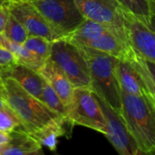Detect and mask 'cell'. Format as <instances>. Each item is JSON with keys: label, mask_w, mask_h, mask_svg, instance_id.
Listing matches in <instances>:
<instances>
[{"label": "cell", "mask_w": 155, "mask_h": 155, "mask_svg": "<svg viewBox=\"0 0 155 155\" xmlns=\"http://www.w3.org/2000/svg\"><path fill=\"white\" fill-rule=\"evenodd\" d=\"M129 43L144 58L155 64V32L124 9Z\"/></svg>", "instance_id": "obj_10"}, {"label": "cell", "mask_w": 155, "mask_h": 155, "mask_svg": "<svg viewBox=\"0 0 155 155\" xmlns=\"http://www.w3.org/2000/svg\"><path fill=\"white\" fill-rule=\"evenodd\" d=\"M11 78L27 92L41 101L42 89L45 83L44 78L39 72L18 63L8 68L0 69V78Z\"/></svg>", "instance_id": "obj_12"}, {"label": "cell", "mask_w": 155, "mask_h": 155, "mask_svg": "<svg viewBox=\"0 0 155 155\" xmlns=\"http://www.w3.org/2000/svg\"><path fill=\"white\" fill-rule=\"evenodd\" d=\"M120 115L140 149L155 155V104L147 96L121 91Z\"/></svg>", "instance_id": "obj_2"}, {"label": "cell", "mask_w": 155, "mask_h": 155, "mask_svg": "<svg viewBox=\"0 0 155 155\" xmlns=\"http://www.w3.org/2000/svg\"><path fill=\"white\" fill-rule=\"evenodd\" d=\"M8 134V142L0 155H27L42 148L41 144L24 127L18 128Z\"/></svg>", "instance_id": "obj_15"}, {"label": "cell", "mask_w": 155, "mask_h": 155, "mask_svg": "<svg viewBox=\"0 0 155 155\" xmlns=\"http://www.w3.org/2000/svg\"><path fill=\"white\" fill-rule=\"evenodd\" d=\"M151 2H152V4L154 5V7H155V1H152V0H151Z\"/></svg>", "instance_id": "obj_32"}, {"label": "cell", "mask_w": 155, "mask_h": 155, "mask_svg": "<svg viewBox=\"0 0 155 155\" xmlns=\"http://www.w3.org/2000/svg\"><path fill=\"white\" fill-rule=\"evenodd\" d=\"M3 34L11 41L21 45L28 37V34L23 25L11 14L8 16Z\"/></svg>", "instance_id": "obj_22"}, {"label": "cell", "mask_w": 155, "mask_h": 155, "mask_svg": "<svg viewBox=\"0 0 155 155\" xmlns=\"http://www.w3.org/2000/svg\"><path fill=\"white\" fill-rule=\"evenodd\" d=\"M5 91V101L20 120L28 133L48 126L56 121H62L57 113L51 110L45 103L35 98L11 78H0ZM64 123V122H63ZM64 125L72 131V129Z\"/></svg>", "instance_id": "obj_1"}, {"label": "cell", "mask_w": 155, "mask_h": 155, "mask_svg": "<svg viewBox=\"0 0 155 155\" xmlns=\"http://www.w3.org/2000/svg\"><path fill=\"white\" fill-rule=\"evenodd\" d=\"M6 7L9 14L23 25L28 36L41 37L50 42L58 39L39 11L28 0H8Z\"/></svg>", "instance_id": "obj_9"}, {"label": "cell", "mask_w": 155, "mask_h": 155, "mask_svg": "<svg viewBox=\"0 0 155 155\" xmlns=\"http://www.w3.org/2000/svg\"><path fill=\"white\" fill-rule=\"evenodd\" d=\"M41 101L45 103L51 110L58 115V117L62 120V121L68 125V127L72 128L74 125L68 120V110L55 92V91L50 87V85L45 81L42 89V95H41Z\"/></svg>", "instance_id": "obj_19"}, {"label": "cell", "mask_w": 155, "mask_h": 155, "mask_svg": "<svg viewBox=\"0 0 155 155\" xmlns=\"http://www.w3.org/2000/svg\"><path fill=\"white\" fill-rule=\"evenodd\" d=\"M38 72L55 91L68 110L73 99L74 86L71 84L67 76L49 58L45 61Z\"/></svg>", "instance_id": "obj_13"}, {"label": "cell", "mask_w": 155, "mask_h": 155, "mask_svg": "<svg viewBox=\"0 0 155 155\" xmlns=\"http://www.w3.org/2000/svg\"><path fill=\"white\" fill-rule=\"evenodd\" d=\"M27 155H45V153H44V151L42 150V148H41V149L37 150H35V151H33L31 153H28Z\"/></svg>", "instance_id": "obj_28"}, {"label": "cell", "mask_w": 155, "mask_h": 155, "mask_svg": "<svg viewBox=\"0 0 155 155\" xmlns=\"http://www.w3.org/2000/svg\"><path fill=\"white\" fill-rule=\"evenodd\" d=\"M21 127L24 126L20 120L8 104L0 110V130L6 133H10Z\"/></svg>", "instance_id": "obj_23"}, {"label": "cell", "mask_w": 155, "mask_h": 155, "mask_svg": "<svg viewBox=\"0 0 155 155\" xmlns=\"http://www.w3.org/2000/svg\"><path fill=\"white\" fill-rule=\"evenodd\" d=\"M9 134L0 130V145H6L8 142Z\"/></svg>", "instance_id": "obj_27"}, {"label": "cell", "mask_w": 155, "mask_h": 155, "mask_svg": "<svg viewBox=\"0 0 155 155\" xmlns=\"http://www.w3.org/2000/svg\"><path fill=\"white\" fill-rule=\"evenodd\" d=\"M152 1H155V0H152Z\"/></svg>", "instance_id": "obj_33"}, {"label": "cell", "mask_w": 155, "mask_h": 155, "mask_svg": "<svg viewBox=\"0 0 155 155\" xmlns=\"http://www.w3.org/2000/svg\"><path fill=\"white\" fill-rule=\"evenodd\" d=\"M150 6H151V18H150V21L149 27L155 32V7L152 4L151 0H150Z\"/></svg>", "instance_id": "obj_26"}, {"label": "cell", "mask_w": 155, "mask_h": 155, "mask_svg": "<svg viewBox=\"0 0 155 155\" xmlns=\"http://www.w3.org/2000/svg\"><path fill=\"white\" fill-rule=\"evenodd\" d=\"M22 45L32 54L44 60H47L49 58L51 42L44 38L38 36H28Z\"/></svg>", "instance_id": "obj_21"}, {"label": "cell", "mask_w": 155, "mask_h": 155, "mask_svg": "<svg viewBox=\"0 0 155 155\" xmlns=\"http://www.w3.org/2000/svg\"><path fill=\"white\" fill-rule=\"evenodd\" d=\"M6 105H7V102H6L5 99H3L2 97H0V110H1L2 108H4Z\"/></svg>", "instance_id": "obj_30"}, {"label": "cell", "mask_w": 155, "mask_h": 155, "mask_svg": "<svg viewBox=\"0 0 155 155\" xmlns=\"http://www.w3.org/2000/svg\"><path fill=\"white\" fill-rule=\"evenodd\" d=\"M48 58L62 70L74 88L91 89L89 65L82 50L78 45L65 38L57 39L51 42Z\"/></svg>", "instance_id": "obj_4"}, {"label": "cell", "mask_w": 155, "mask_h": 155, "mask_svg": "<svg viewBox=\"0 0 155 155\" xmlns=\"http://www.w3.org/2000/svg\"><path fill=\"white\" fill-rule=\"evenodd\" d=\"M42 15L58 39L70 35L85 18L74 0H28Z\"/></svg>", "instance_id": "obj_5"}, {"label": "cell", "mask_w": 155, "mask_h": 155, "mask_svg": "<svg viewBox=\"0 0 155 155\" xmlns=\"http://www.w3.org/2000/svg\"><path fill=\"white\" fill-rule=\"evenodd\" d=\"M119 32L120 34L127 36V30H121L116 28L112 26L99 23L93 20L85 18L83 22L70 35L66 37V38L73 39H92L101 37L109 32Z\"/></svg>", "instance_id": "obj_17"}, {"label": "cell", "mask_w": 155, "mask_h": 155, "mask_svg": "<svg viewBox=\"0 0 155 155\" xmlns=\"http://www.w3.org/2000/svg\"><path fill=\"white\" fill-rule=\"evenodd\" d=\"M122 8L132 14L139 20L146 25H150L151 18L150 0H117Z\"/></svg>", "instance_id": "obj_20"}, {"label": "cell", "mask_w": 155, "mask_h": 155, "mask_svg": "<svg viewBox=\"0 0 155 155\" xmlns=\"http://www.w3.org/2000/svg\"><path fill=\"white\" fill-rule=\"evenodd\" d=\"M116 75L121 91L130 95L148 97L139 74L129 61L118 59Z\"/></svg>", "instance_id": "obj_14"}, {"label": "cell", "mask_w": 155, "mask_h": 155, "mask_svg": "<svg viewBox=\"0 0 155 155\" xmlns=\"http://www.w3.org/2000/svg\"><path fill=\"white\" fill-rule=\"evenodd\" d=\"M76 45L81 48L87 59L92 91L120 114L121 90L116 75L118 58L82 45Z\"/></svg>", "instance_id": "obj_3"}, {"label": "cell", "mask_w": 155, "mask_h": 155, "mask_svg": "<svg viewBox=\"0 0 155 155\" xmlns=\"http://www.w3.org/2000/svg\"><path fill=\"white\" fill-rule=\"evenodd\" d=\"M0 97H2L3 99H5V91H4V87H3L1 79H0Z\"/></svg>", "instance_id": "obj_29"}, {"label": "cell", "mask_w": 155, "mask_h": 155, "mask_svg": "<svg viewBox=\"0 0 155 155\" xmlns=\"http://www.w3.org/2000/svg\"><path fill=\"white\" fill-rule=\"evenodd\" d=\"M17 57L8 48L0 46V69L8 68L18 64Z\"/></svg>", "instance_id": "obj_24"}, {"label": "cell", "mask_w": 155, "mask_h": 155, "mask_svg": "<svg viewBox=\"0 0 155 155\" xmlns=\"http://www.w3.org/2000/svg\"><path fill=\"white\" fill-rule=\"evenodd\" d=\"M139 74L145 87L148 98L155 104V64L144 58L135 49L128 60Z\"/></svg>", "instance_id": "obj_16"}, {"label": "cell", "mask_w": 155, "mask_h": 155, "mask_svg": "<svg viewBox=\"0 0 155 155\" xmlns=\"http://www.w3.org/2000/svg\"><path fill=\"white\" fill-rule=\"evenodd\" d=\"M9 12L6 6L0 7V33H3L7 20L8 18Z\"/></svg>", "instance_id": "obj_25"}, {"label": "cell", "mask_w": 155, "mask_h": 155, "mask_svg": "<svg viewBox=\"0 0 155 155\" xmlns=\"http://www.w3.org/2000/svg\"><path fill=\"white\" fill-rule=\"evenodd\" d=\"M68 120L72 125H81L107 133V124L102 110L90 88H74L73 99L68 108Z\"/></svg>", "instance_id": "obj_6"}, {"label": "cell", "mask_w": 155, "mask_h": 155, "mask_svg": "<svg viewBox=\"0 0 155 155\" xmlns=\"http://www.w3.org/2000/svg\"><path fill=\"white\" fill-rule=\"evenodd\" d=\"M68 39L73 43L85 46L121 60H128L132 52V48L129 43L128 36L115 31L106 33L92 39Z\"/></svg>", "instance_id": "obj_11"}, {"label": "cell", "mask_w": 155, "mask_h": 155, "mask_svg": "<svg viewBox=\"0 0 155 155\" xmlns=\"http://www.w3.org/2000/svg\"><path fill=\"white\" fill-rule=\"evenodd\" d=\"M95 97L106 120L107 133L105 136L117 152L120 155H152L140 149L134 138L127 130L121 116L101 97L96 94Z\"/></svg>", "instance_id": "obj_7"}, {"label": "cell", "mask_w": 155, "mask_h": 155, "mask_svg": "<svg viewBox=\"0 0 155 155\" xmlns=\"http://www.w3.org/2000/svg\"><path fill=\"white\" fill-rule=\"evenodd\" d=\"M0 46L11 51L17 57L18 63L23 64L38 72L46 61L32 54L26 48H24L23 45L11 41L3 33H0Z\"/></svg>", "instance_id": "obj_18"}, {"label": "cell", "mask_w": 155, "mask_h": 155, "mask_svg": "<svg viewBox=\"0 0 155 155\" xmlns=\"http://www.w3.org/2000/svg\"><path fill=\"white\" fill-rule=\"evenodd\" d=\"M7 2H8V0H0V7L6 6L7 5Z\"/></svg>", "instance_id": "obj_31"}, {"label": "cell", "mask_w": 155, "mask_h": 155, "mask_svg": "<svg viewBox=\"0 0 155 155\" xmlns=\"http://www.w3.org/2000/svg\"><path fill=\"white\" fill-rule=\"evenodd\" d=\"M87 19L126 30L124 8L117 0H74Z\"/></svg>", "instance_id": "obj_8"}]
</instances>
